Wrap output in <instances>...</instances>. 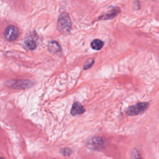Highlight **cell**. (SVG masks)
I'll return each instance as SVG.
<instances>
[{"label":"cell","instance_id":"7c38bea8","mask_svg":"<svg viewBox=\"0 0 159 159\" xmlns=\"http://www.w3.org/2000/svg\"><path fill=\"white\" fill-rule=\"evenodd\" d=\"M132 159H142L141 156L139 152V151L136 149H134L132 152Z\"/></svg>","mask_w":159,"mask_h":159},{"label":"cell","instance_id":"7a4b0ae2","mask_svg":"<svg viewBox=\"0 0 159 159\" xmlns=\"http://www.w3.org/2000/svg\"><path fill=\"white\" fill-rule=\"evenodd\" d=\"M6 85L17 89H25L31 88L34 85V81L30 80H12L7 81Z\"/></svg>","mask_w":159,"mask_h":159},{"label":"cell","instance_id":"3957f363","mask_svg":"<svg viewBox=\"0 0 159 159\" xmlns=\"http://www.w3.org/2000/svg\"><path fill=\"white\" fill-rule=\"evenodd\" d=\"M149 103L147 102H140L133 106H129L126 110L128 116H136L143 113L148 107Z\"/></svg>","mask_w":159,"mask_h":159},{"label":"cell","instance_id":"277c9868","mask_svg":"<svg viewBox=\"0 0 159 159\" xmlns=\"http://www.w3.org/2000/svg\"><path fill=\"white\" fill-rule=\"evenodd\" d=\"M4 37L9 41H14L16 40L19 34L18 28L13 25H8L4 30Z\"/></svg>","mask_w":159,"mask_h":159},{"label":"cell","instance_id":"4fadbf2b","mask_svg":"<svg viewBox=\"0 0 159 159\" xmlns=\"http://www.w3.org/2000/svg\"><path fill=\"white\" fill-rule=\"evenodd\" d=\"M60 152L64 156H70L71 153V150L68 148H64L60 150Z\"/></svg>","mask_w":159,"mask_h":159},{"label":"cell","instance_id":"ba28073f","mask_svg":"<svg viewBox=\"0 0 159 159\" xmlns=\"http://www.w3.org/2000/svg\"><path fill=\"white\" fill-rule=\"evenodd\" d=\"M84 111H85V109L83 106L80 102L77 101L75 102L73 104L72 107L71 108V111H70L71 114L73 116L83 114Z\"/></svg>","mask_w":159,"mask_h":159},{"label":"cell","instance_id":"6da1fadb","mask_svg":"<svg viewBox=\"0 0 159 159\" xmlns=\"http://www.w3.org/2000/svg\"><path fill=\"white\" fill-rule=\"evenodd\" d=\"M71 29V21L68 13H61L57 20V29L62 34L68 33Z\"/></svg>","mask_w":159,"mask_h":159},{"label":"cell","instance_id":"5bb4252c","mask_svg":"<svg viewBox=\"0 0 159 159\" xmlns=\"http://www.w3.org/2000/svg\"><path fill=\"white\" fill-rule=\"evenodd\" d=\"M0 159H5V158L3 157H0Z\"/></svg>","mask_w":159,"mask_h":159},{"label":"cell","instance_id":"9c48e42d","mask_svg":"<svg viewBox=\"0 0 159 159\" xmlns=\"http://www.w3.org/2000/svg\"><path fill=\"white\" fill-rule=\"evenodd\" d=\"M24 47L29 50H34L37 48V44L35 41L30 38L25 39L24 40Z\"/></svg>","mask_w":159,"mask_h":159},{"label":"cell","instance_id":"52a82bcc","mask_svg":"<svg viewBox=\"0 0 159 159\" xmlns=\"http://www.w3.org/2000/svg\"><path fill=\"white\" fill-rule=\"evenodd\" d=\"M48 50L49 52L55 55H59L61 53V47L59 43L55 40H50L48 43Z\"/></svg>","mask_w":159,"mask_h":159},{"label":"cell","instance_id":"8fae6325","mask_svg":"<svg viewBox=\"0 0 159 159\" xmlns=\"http://www.w3.org/2000/svg\"><path fill=\"white\" fill-rule=\"evenodd\" d=\"M94 63V58H91L89 60H88L84 64V70H87L89 69V68H91L93 65Z\"/></svg>","mask_w":159,"mask_h":159},{"label":"cell","instance_id":"8992f818","mask_svg":"<svg viewBox=\"0 0 159 159\" xmlns=\"http://www.w3.org/2000/svg\"><path fill=\"white\" fill-rule=\"evenodd\" d=\"M120 12V9L118 7H115L107 12L101 15L98 19L99 20H109L114 18Z\"/></svg>","mask_w":159,"mask_h":159},{"label":"cell","instance_id":"30bf717a","mask_svg":"<svg viewBox=\"0 0 159 159\" xmlns=\"http://www.w3.org/2000/svg\"><path fill=\"white\" fill-rule=\"evenodd\" d=\"M104 46V42L100 39H95L91 42V47L94 50H99Z\"/></svg>","mask_w":159,"mask_h":159},{"label":"cell","instance_id":"5b68a950","mask_svg":"<svg viewBox=\"0 0 159 159\" xmlns=\"http://www.w3.org/2000/svg\"><path fill=\"white\" fill-rule=\"evenodd\" d=\"M106 141L104 139L99 137H95L91 138L88 142V147L93 150H101L104 147Z\"/></svg>","mask_w":159,"mask_h":159}]
</instances>
